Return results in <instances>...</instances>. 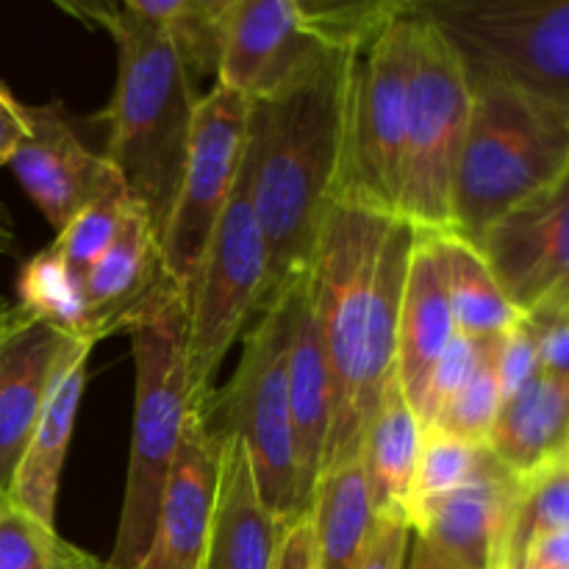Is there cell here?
I'll return each mask as SVG.
<instances>
[{
    "label": "cell",
    "instance_id": "obj_1",
    "mask_svg": "<svg viewBox=\"0 0 569 569\" xmlns=\"http://www.w3.org/2000/svg\"><path fill=\"white\" fill-rule=\"evenodd\" d=\"M356 48L333 50L303 81L250 109V192L267 242L261 311L309 272L328 217L345 194Z\"/></svg>",
    "mask_w": 569,
    "mask_h": 569
},
{
    "label": "cell",
    "instance_id": "obj_2",
    "mask_svg": "<svg viewBox=\"0 0 569 569\" xmlns=\"http://www.w3.org/2000/svg\"><path fill=\"white\" fill-rule=\"evenodd\" d=\"M76 20L100 28L117 48V83L103 120L106 161L142 206L153 233L164 237L172 214L194 114L198 81L170 39L126 3H59Z\"/></svg>",
    "mask_w": 569,
    "mask_h": 569
},
{
    "label": "cell",
    "instance_id": "obj_3",
    "mask_svg": "<svg viewBox=\"0 0 569 569\" xmlns=\"http://www.w3.org/2000/svg\"><path fill=\"white\" fill-rule=\"evenodd\" d=\"M133 353V428L126 495L109 569H139L153 542L161 495L189 415L187 295L164 278L128 326Z\"/></svg>",
    "mask_w": 569,
    "mask_h": 569
},
{
    "label": "cell",
    "instance_id": "obj_4",
    "mask_svg": "<svg viewBox=\"0 0 569 569\" xmlns=\"http://www.w3.org/2000/svg\"><path fill=\"white\" fill-rule=\"evenodd\" d=\"M470 78L472 106L453 181V233L478 242L500 217L569 172V109Z\"/></svg>",
    "mask_w": 569,
    "mask_h": 569
},
{
    "label": "cell",
    "instance_id": "obj_5",
    "mask_svg": "<svg viewBox=\"0 0 569 569\" xmlns=\"http://www.w3.org/2000/svg\"><path fill=\"white\" fill-rule=\"evenodd\" d=\"M395 217L353 194H342L309 267V300L333 378V420L322 472L359 459L353 431L356 395L365 370L378 261Z\"/></svg>",
    "mask_w": 569,
    "mask_h": 569
},
{
    "label": "cell",
    "instance_id": "obj_6",
    "mask_svg": "<svg viewBox=\"0 0 569 569\" xmlns=\"http://www.w3.org/2000/svg\"><path fill=\"white\" fill-rule=\"evenodd\" d=\"M306 276L289 283L287 292L250 322L237 372L211 395L209 403L211 426L242 439L261 498L283 522L300 520L289 409V345L306 295Z\"/></svg>",
    "mask_w": 569,
    "mask_h": 569
},
{
    "label": "cell",
    "instance_id": "obj_7",
    "mask_svg": "<svg viewBox=\"0 0 569 569\" xmlns=\"http://www.w3.org/2000/svg\"><path fill=\"white\" fill-rule=\"evenodd\" d=\"M395 3H300V0H231L222 48L220 87L250 103L278 98L303 81L333 50H348L376 33Z\"/></svg>",
    "mask_w": 569,
    "mask_h": 569
},
{
    "label": "cell",
    "instance_id": "obj_8",
    "mask_svg": "<svg viewBox=\"0 0 569 569\" xmlns=\"http://www.w3.org/2000/svg\"><path fill=\"white\" fill-rule=\"evenodd\" d=\"M415 61H411L409 122L398 214L426 233L453 231V181L470 122L472 89L465 61L411 0Z\"/></svg>",
    "mask_w": 569,
    "mask_h": 569
},
{
    "label": "cell",
    "instance_id": "obj_9",
    "mask_svg": "<svg viewBox=\"0 0 569 569\" xmlns=\"http://www.w3.org/2000/svg\"><path fill=\"white\" fill-rule=\"evenodd\" d=\"M467 76L569 109V0H415Z\"/></svg>",
    "mask_w": 569,
    "mask_h": 569
},
{
    "label": "cell",
    "instance_id": "obj_10",
    "mask_svg": "<svg viewBox=\"0 0 569 569\" xmlns=\"http://www.w3.org/2000/svg\"><path fill=\"white\" fill-rule=\"evenodd\" d=\"M267 283V242L250 192L244 164L231 200L211 233L198 276L187 295V367L189 398L209 406L217 392V370L228 350L259 317Z\"/></svg>",
    "mask_w": 569,
    "mask_h": 569
},
{
    "label": "cell",
    "instance_id": "obj_11",
    "mask_svg": "<svg viewBox=\"0 0 569 569\" xmlns=\"http://www.w3.org/2000/svg\"><path fill=\"white\" fill-rule=\"evenodd\" d=\"M415 14L403 0L353 53L348 92V159L345 194L398 214L403 170L406 122H409Z\"/></svg>",
    "mask_w": 569,
    "mask_h": 569
},
{
    "label": "cell",
    "instance_id": "obj_12",
    "mask_svg": "<svg viewBox=\"0 0 569 569\" xmlns=\"http://www.w3.org/2000/svg\"><path fill=\"white\" fill-rule=\"evenodd\" d=\"M250 109L253 103L244 94L220 83L200 94L181 187L161 237V264L183 295L192 289L206 244L242 172Z\"/></svg>",
    "mask_w": 569,
    "mask_h": 569
},
{
    "label": "cell",
    "instance_id": "obj_13",
    "mask_svg": "<svg viewBox=\"0 0 569 569\" xmlns=\"http://www.w3.org/2000/svg\"><path fill=\"white\" fill-rule=\"evenodd\" d=\"M476 244L522 317L569 300V172L500 217Z\"/></svg>",
    "mask_w": 569,
    "mask_h": 569
},
{
    "label": "cell",
    "instance_id": "obj_14",
    "mask_svg": "<svg viewBox=\"0 0 569 569\" xmlns=\"http://www.w3.org/2000/svg\"><path fill=\"white\" fill-rule=\"evenodd\" d=\"M26 120L28 133L9 167L33 206L59 233L83 206L122 187V178L103 153H94L78 137L61 100L42 106L26 103Z\"/></svg>",
    "mask_w": 569,
    "mask_h": 569
},
{
    "label": "cell",
    "instance_id": "obj_15",
    "mask_svg": "<svg viewBox=\"0 0 569 569\" xmlns=\"http://www.w3.org/2000/svg\"><path fill=\"white\" fill-rule=\"evenodd\" d=\"M520 489V478L487 450L470 481L411 511V533L459 569H506V545Z\"/></svg>",
    "mask_w": 569,
    "mask_h": 569
},
{
    "label": "cell",
    "instance_id": "obj_16",
    "mask_svg": "<svg viewBox=\"0 0 569 569\" xmlns=\"http://www.w3.org/2000/svg\"><path fill=\"white\" fill-rule=\"evenodd\" d=\"M220 483V437L209 406L192 403L161 495L153 542L139 569H203L206 539Z\"/></svg>",
    "mask_w": 569,
    "mask_h": 569
},
{
    "label": "cell",
    "instance_id": "obj_17",
    "mask_svg": "<svg viewBox=\"0 0 569 569\" xmlns=\"http://www.w3.org/2000/svg\"><path fill=\"white\" fill-rule=\"evenodd\" d=\"M72 337L0 300V492H9L42 411L59 356Z\"/></svg>",
    "mask_w": 569,
    "mask_h": 569
},
{
    "label": "cell",
    "instance_id": "obj_18",
    "mask_svg": "<svg viewBox=\"0 0 569 569\" xmlns=\"http://www.w3.org/2000/svg\"><path fill=\"white\" fill-rule=\"evenodd\" d=\"M217 437L220 483L206 539L203 569H276L283 537L292 522H283L264 503L242 439L228 431H217Z\"/></svg>",
    "mask_w": 569,
    "mask_h": 569
},
{
    "label": "cell",
    "instance_id": "obj_19",
    "mask_svg": "<svg viewBox=\"0 0 569 569\" xmlns=\"http://www.w3.org/2000/svg\"><path fill=\"white\" fill-rule=\"evenodd\" d=\"M94 345L87 339H72L59 356L42 411L33 426L22 459L11 478V500L37 517L44 526H56V498H59L61 470L70 450L76 417L87 389L89 353Z\"/></svg>",
    "mask_w": 569,
    "mask_h": 569
},
{
    "label": "cell",
    "instance_id": "obj_20",
    "mask_svg": "<svg viewBox=\"0 0 569 569\" xmlns=\"http://www.w3.org/2000/svg\"><path fill=\"white\" fill-rule=\"evenodd\" d=\"M289 409H292L295 470H298V511L300 517H306L311 495L322 476L326 442L333 420L331 365L311 309L309 276H306V295L289 345Z\"/></svg>",
    "mask_w": 569,
    "mask_h": 569
},
{
    "label": "cell",
    "instance_id": "obj_21",
    "mask_svg": "<svg viewBox=\"0 0 569 569\" xmlns=\"http://www.w3.org/2000/svg\"><path fill=\"white\" fill-rule=\"evenodd\" d=\"M167 278L161 264V242L150 228L142 206H133L120 233L92 270L81 278L83 298L92 315L94 342L128 331L139 306Z\"/></svg>",
    "mask_w": 569,
    "mask_h": 569
},
{
    "label": "cell",
    "instance_id": "obj_22",
    "mask_svg": "<svg viewBox=\"0 0 569 569\" xmlns=\"http://www.w3.org/2000/svg\"><path fill=\"white\" fill-rule=\"evenodd\" d=\"M456 333L459 331H456L437 256L428 242V233L420 231V239L411 250L409 276H406L398 326V361H395V378L417 417H420L433 367L442 359Z\"/></svg>",
    "mask_w": 569,
    "mask_h": 569
},
{
    "label": "cell",
    "instance_id": "obj_23",
    "mask_svg": "<svg viewBox=\"0 0 569 569\" xmlns=\"http://www.w3.org/2000/svg\"><path fill=\"white\" fill-rule=\"evenodd\" d=\"M487 448L520 481L565 461L569 453V378L542 372L522 392L503 400Z\"/></svg>",
    "mask_w": 569,
    "mask_h": 569
},
{
    "label": "cell",
    "instance_id": "obj_24",
    "mask_svg": "<svg viewBox=\"0 0 569 569\" xmlns=\"http://www.w3.org/2000/svg\"><path fill=\"white\" fill-rule=\"evenodd\" d=\"M426 426L406 400L398 378H392L383 389L376 415L367 422L359 450L376 520H409L406 506Z\"/></svg>",
    "mask_w": 569,
    "mask_h": 569
},
{
    "label": "cell",
    "instance_id": "obj_25",
    "mask_svg": "<svg viewBox=\"0 0 569 569\" xmlns=\"http://www.w3.org/2000/svg\"><path fill=\"white\" fill-rule=\"evenodd\" d=\"M456 331L472 339H500L522 320L476 242L459 233H428Z\"/></svg>",
    "mask_w": 569,
    "mask_h": 569
},
{
    "label": "cell",
    "instance_id": "obj_26",
    "mask_svg": "<svg viewBox=\"0 0 569 569\" xmlns=\"http://www.w3.org/2000/svg\"><path fill=\"white\" fill-rule=\"evenodd\" d=\"M306 517L317 569H356L378 522L361 459L322 472Z\"/></svg>",
    "mask_w": 569,
    "mask_h": 569
},
{
    "label": "cell",
    "instance_id": "obj_27",
    "mask_svg": "<svg viewBox=\"0 0 569 569\" xmlns=\"http://www.w3.org/2000/svg\"><path fill=\"white\" fill-rule=\"evenodd\" d=\"M126 6L170 39L194 81H217L231 0H128Z\"/></svg>",
    "mask_w": 569,
    "mask_h": 569
},
{
    "label": "cell",
    "instance_id": "obj_28",
    "mask_svg": "<svg viewBox=\"0 0 569 569\" xmlns=\"http://www.w3.org/2000/svg\"><path fill=\"white\" fill-rule=\"evenodd\" d=\"M17 306L67 337L98 345L92 337V315L83 298L81 278L61 261L53 244L22 261L17 276Z\"/></svg>",
    "mask_w": 569,
    "mask_h": 569
},
{
    "label": "cell",
    "instance_id": "obj_29",
    "mask_svg": "<svg viewBox=\"0 0 569 569\" xmlns=\"http://www.w3.org/2000/svg\"><path fill=\"white\" fill-rule=\"evenodd\" d=\"M0 569H109L0 492Z\"/></svg>",
    "mask_w": 569,
    "mask_h": 569
},
{
    "label": "cell",
    "instance_id": "obj_30",
    "mask_svg": "<svg viewBox=\"0 0 569 569\" xmlns=\"http://www.w3.org/2000/svg\"><path fill=\"white\" fill-rule=\"evenodd\" d=\"M569 528V461L548 467L522 481L506 545V569H520L522 556L537 539Z\"/></svg>",
    "mask_w": 569,
    "mask_h": 569
},
{
    "label": "cell",
    "instance_id": "obj_31",
    "mask_svg": "<svg viewBox=\"0 0 569 569\" xmlns=\"http://www.w3.org/2000/svg\"><path fill=\"white\" fill-rule=\"evenodd\" d=\"M133 206H137V200L128 192L126 183L100 194L56 233L53 250L78 278H83L114 242Z\"/></svg>",
    "mask_w": 569,
    "mask_h": 569
},
{
    "label": "cell",
    "instance_id": "obj_32",
    "mask_svg": "<svg viewBox=\"0 0 569 569\" xmlns=\"http://www.w3.org/2000/svg\"><path fill=\"white\" fill-rule=\"evenodd\" d=\"M487 445L465 442V439L448 437V433L426 431L420 461H417L415 481H411L409 506L406 515L422 509L431 500L453 492L461 483L470 481L487 456Z\"/></svg>",
    "mask_w": 569,
    "mask_h": 569
},
{
    "label": "cell",
    "instance_id": "obj_33",
    "mask_svg": "<svg viewBox=\"0 0 569 569\" xmlns=\"http://www.w3.org/2000/svg\"><path fill=\"white\" fill-rule=\"evenodd\" d=\"M498 342V339H495ZM500 406H503V395H500L498 376H495V350L487 361L481 365V370L470 378L465 389L459 395L448 400L442 406L433 422L428 426V431L448 433V437L465 439V442L487 445L489 433H492L495 420L500 415Z\"/></svg>",
    "mask_w": 569,
    "mask_h": 569
},
{
    "label": "cell",
    "instance_id": "obj_34",
    "mask_svg": "<svg viewBox=\"0 0 569 569\" xmlns=\"http://www.w3.org/2000/svg\"><path fill=\"white\" fill-rule=\"evenodd\" d=\"M495 339H472L465 333H456L453 342L448 345V350L442 353V359L433 367L431 383H428L426 400H422L420 420L422 426L433 422V417L442 411V406L448 403L453 395H459L461 389L470 383V378L481 370L483 361L492 356Z\"/></svg>",
    "mask_w": 569,
    "mask_h": 569
},
{
    "label": "cell",
    "instance_id": "obj_35",
    "mask_svg": "<svg viewBox=\"0 0 569 569\" xmlns=\"http://www.w3.org/2000/svg\"><path fill=\"white\" fill-rule=\"evenodd\" d=\"M495 376H498L503 400L515 398L517 392H522L528 383L542 376L537 339H533V331L526 317L495 342Z\"/></svg>",
    "mask_w": 569,
    "mask_h": 569
},
{
    "label": "cell",
    "instance_id": "obj_36",
    "mask_svg": "<svg viewBox=\"0 0 569 569\" xmlns=\"http://www.w3.org/2000/svg\"><path fill=\"white\" fill-rule=\"evenodd\" d=\"M537 339L539 367L545 376L569 378V300L548 303L526 315Z\"/></svg>",
    "mask_w": 569,
    "mask_h": 569
},
{
    "label": "cell",
    "instance_id": "obj_37",
    "mask_svg": "<svg viewBox=\"0 0 569 569\" xmlns=\"http://www.w3.org/2000/svg\"><path fill=\"white\" fill-rule=\"evenodd\" d=\"M409 539V520H378L356 569H406Z\"/></svg>",
    "mask_w": 569,
    "mask_h": 569
},
{
    "label": "cell",
    "instance_id": "obj_38",
    "mask_svg": "<svg viewBox=\"0 0 569 569\" xmlns=\"http://www.w3.org/2000/svg\"><path fill=\"white\" fill-rule=\"evenodd\" d=\"M28 133L26 120V103L9 92L6 83H0V170L11 161L14 150Z\"/></svg>",
    "mask_w": 569,
    "mask_h": 569
},
{
    "label": "cell",
    "instance_id": "obj_39",
    "mask_svg": "<svg viewBox=\"0 0 569 569\" xmlns=\"http://www.w3.org/2000/svg\"><path fill=\"white\" fill-rule=\"evenodd\" d=\"M276 569H317L315 537H311L309 517H300L287 528Z\"/></svg>",
    "mask_w": 569,
    "mask_h": 569
},
{
    "label": "cell",
    "instance_id": "obj_40",
    "mask_svg": "<svg viewBox=\"0 0 569 569\" xmlns=\"http://www.w3.org/2000/svg\"><path fill=\"white\" fill-rule=\"evenodd\" d=\"M520 569H569V528L537 539L522 556Z\"/></svg>",
    "mask_w": 569,
    "mask_h": 569
},
{
    "label": "cell",
    "instance_id": "obj_41",
    "mask_svg": "<svg viewBox=\"0 0 569 569\" xmlns=\"http://www.w3.org/2000/svg\"><path fill=\"white\" fill-rule=\"evenodd\" d=\"M409 569H459V567H456L450 559H445V556L439 553V550H433L431 545H426L417 539L415 556H411Z\"/></svg>",
    "mask_w": 569,
    "mask_h": 569
},
{
    "label": "cell",
    "instance_id": "obj_42",
    "mask_svg": "<svg viewBox=\"0 0 569 569\" xmlns=\"http://www.w3.org/2000/svg\"><path fill=\"white\" fill-rule=\"evenodd\" d=\"M17 253V237L11 228L9 211L0 206V256H14Z\"/></svg>",
    "mask_w": 569,
    "mask_h": 569
},
{
    "label": "cell",
    "instance_id": "obj_43",
    "mask_svg": "<svg viewBox=\"0 0 569 569\" xmlns=\"http://www.w3.org/2000/svg\"><path fill=\"white\" fill-rule=\"evenodd\" d=\"M567 461H569V453H567Z\"/></svg>",
    "mask_w": 569,
    "mask_h": 569
}]
</instances>
